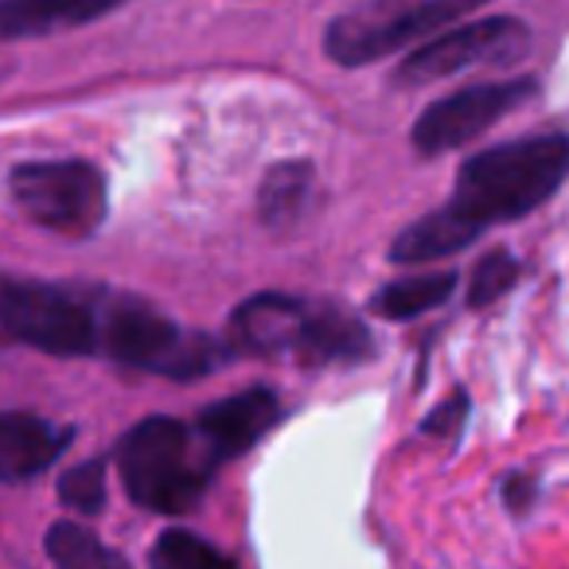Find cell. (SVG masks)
<instances>
[{"mask_svg":"<svg viewBox=\"0 0 569 569\" xmlns=\"http://www.w3.org/2000/svg\"><path fill=\"white\" fill-rule=\"evenodd\" d=\"M569 168V141L561 129L542 137L496 144L468 157L457 172V191L441 207L457 230L476 242L499 222H515L558 196Z\"/></svg>","mask_w":569,"mask_h":569,"instance_id":"6da1fadb","label":"cell"},{"mask_svg":"<svg viewBox=\"0 0 569 569\" xmlns=\"http://www.w3.org/2000/svg\"><path fill=\"white\" fill-rule=\"evenodd\" d=\"M230 356L293 359L320 367H356L375 356L367 325L336 301H309L289 293H258L234 309L227 325Z\"/></svg>","mask_w":569,"mask_h":569,"instance_id":"7a4b0ae2","label":"cell"},{"mask_svg":"<svg viewBox=\"0 0 569 569\" xmlns=\"http://www.w3.org/2000/svg\"><path fill=\"white\" fill-rule=\"evenodd\" d=\"M98 356L180 382L214 375L227 359H234L227 340L191 332L141 297L113 293L102 284H98Z\"/></svg>","mask_w":569,"mask_h":569,"instance_id":"3957f363","label":"cell"},{"mask_svg":"<svg viewBox=\"0 0 569 569\" xmlns=\"http://www.w3.org/2000/svg\"><path fill=\"white\" fill-rule=\"evenodd\" d=\"M118 468L133 503L157 515H183L203 499L214 468L176 418H144L118 441Z\"/></svg>","mask_w":569,"mask_h":569,"instance_id":"277c9868","label":"cell"},{"mask_svg":"<svg viewBox=\"0 0 569 569\" xmlns=\"http://www.w3.org/2000/svg\"><path fill=\"white\" fill-rule=\"evenodd\" d=\"M0 340L43 356H98V284L0 277Z\"/></svg>","mask_w":569,"mask_h":569,"instance_id":"5b68a950","label":"cell"},{"mask_svg":"<svg viewBox=\"0 0 569 569\" xmlns=\"http://www.w3.org/2000/svg\"><path fill=\"white\" fill-rule=\"evenodd\" d=\"M488 0H367L328 24L325 51L340 67H367L445 32Z\"/></svg>","mask_w":569,"mask_h":569,"instance_id":"8992f818","label":"cell"},{"mask_svg":"<svg viewBox=\"0 0 569 569\" xmlns=\"http://www.w3.org/2000/svg\"><path fill=\"white\" fill-rule=\"evenodd\" d=\"M17 207L59 238L82 242L106 222V176L87 160H28L12 172Z\"/></svg>","mask_w":569,"mask_h":569,"instance_id":"52a82bcc","label":"cell"},{"mask_svg":"<svg viewBox=\"0 0 569 569\" xmlns=\"http://www.w3.org/2000/svg\"><path fill=\"white\" fill-rule=\"evenodd\" d=\"M530 51V28L515 17H488L472 24L449 28V32L429 36L426 43L410 51L395 67V87H429L449 74H460L468 67L499 63L511 67Z\"/></svg>","mask_w":569,"mask_h":569,"instance_id":"ba28073f","label":"cell"},{"mask_svg":"<svg viewBox=\"0 0 569 569\" xmlns=\"http://www.w3.org/2000/svg\"><path fill=\"white\" fill-rule=\"evenodd\" d=\"M538 94L535 79H507V82H480L465 87L449 98H437L421 110L410 129V144L418 157H441V152L465 149L468 141L483 137L499 118L522 110Z\"/></svg>","mask_w":569,"mask_h":569,"instance_id":"9c48e42d","label":"cell"},{"mask_svg":"<svg viewBox=\"0 0 569 569\" xmlns=\"http://www.w3.org/2000/svg\"><path fill=\"white\" fill-rule=\"evenodd\" d=\"M277 421H281V398L269 387H250L242 395L219 398L207 410H199L191 437L203 449L207 465L219 472V465L250 452Z\"/></svg>","mask_w":569,"mask_h":569,"instance_id":"30bf717a","label":"cell"},{"mask_svg":"<svg viewBox=\"0 0 569 569\" xmlns=\"http://www.w3.org/2000/svg\"><path fill=\"white\" fill-rule=\"evenodd\" d=\"M71 441L74 429L56 426V421L40 418V413H0V483H20L48 472Z\"/></svg>","mask_w":569,"mask_h":569,"instance_id":"8fae6325","label":"cell"},{"mask_svg":"<svg viewBox=\"0 0 569 569\" xmlns=\"http://www.w3.org/2000/svg\"><path fill=\"white\" fill-rule=\"evenodd\" d=\"M129 0H0V43L56 36L67 28L94 24Z\"/></svg>","mask_w":569,"mask_h":569,"instance_id":"7c38bea8","label":"cell"},{"mask_svg":"<svg viewBox=\"0 0 569 569\" xmlns=\"http://www.w3.org/2000/svg\"><path fill=\"white\" fill-rule=\"evenodd\" d=\"M457 289V273L452 269H441V273H413V277H398V281L382 284L379 293L371 297L367 309L382 320H395V325H406L413 317H426V312L441 309L445 301Z\"/></svg>","mask_w":569,"mask_h":569,"instance_id":"4fadbf2b","label":"cell"},{"mask_svg":"<svg viewBox=\"0 0 569 569\" xmlns=\"http://www.w3.org/2000/svg\"><path fill=\"white\" fill-rule=\"evenodd\" d=\"M312 196V164L309 160H284L266 172L258 188V219L269 230H289L305 214Z\"/></svg>","mask_w":569,"mask_h":569,"instance_id":"5bb4252c","label":"cell"},{"mask_svg":"<svg viewBox=\"0 0 569 569\" xmlns=\"http://www.w3.org/2000/svg\"><path fill=\"white\" fill-rule=\"evenodd\" d=\"M48 558L59 569H129L121 553L102 546L94 530L79 527V522H56L48 530Z\"/></svg>","mask_w":569,"mask_h":569,"instance_id":"9a60e30c","label":"cell"},{"mask_svg":"<svg viewBox=\"0 0 569 569\" xmlns=\"http://www.w3.org/2000/svg\"><path fill=\"white\" fill-rule=\"evenodd\" d=\"M152 569H234V561L191 530H164L152 542Z\"/></svg>","mask_w":569,"mask_h":569,"instance_id":"2e32d148","label":"cell"},{"mask_svg":"<svg viewBox=\"0 0 569 569\" xmlns=\"http://www.w3.org/2000/svg\"><path fill=\"white\" fill-rule=\"evenodd\" d=\"M519 281V258L511 250H488L472 269L468 281V309H491Z\"/></svg>","mask_w":569,"mask_h":569,"instance_id":"e0dca14e","label":"cell"},{"mask_svg":"<svg viewBox=\"0 0 569 569\" xmlns=\"http://www.w3.org/2000/svg\"><path fill=\"white\" fill-rule=\"evenodd\" d=\"M59 499L63 507L82 515H98L106 507V460H82L71 472L59 476Z\"/></svg>","mask_w":569,"mask_h":569,"instance_id":"ac0fdd59","label":"cell"},{"mask_svg":"<svg viewBox=\"0 0 569 569\" xmlns=\"http://www.w3.org/2000/svg\"><path fill=\"white\" fill-rule=\"evenodd\" d=\"M468 418V395L465 390H452L449 402H441L426 421H421V433L426 437H457L465 429Z\"/></svg>","mask_w":569,"mask_h":569,"instance_id":"d6986e66","label":"cell"},{"mask_svg":"<svg viewBox=\"0 0 569 569\" xmlns=\"http://www.w3.org/2000/svg\"><path fill=\"white\" fill-rule=\"evenodd\" d=\"M535 496H538L535 476H527V472H511V476H507V480H503V503H507V511H515V515L530 511V503H535Z\"/></svg>","mask_w":569,"mask_h":569,"instance_id":"ffe728a7","label":"cell"},{"mask_svg":"<svg viewBox=\"0 0 569 569\" xmlns=\"http://www.w3.org/2000/svg\"><path fill=\"white\" fill-rule=\"evenodd\" d=\"M0 343H4V340H0Z\"/></svg>","mask_w":569,"mask_h":569,"instance_id":"44dd1931","label":"cell"}]
</instances>
